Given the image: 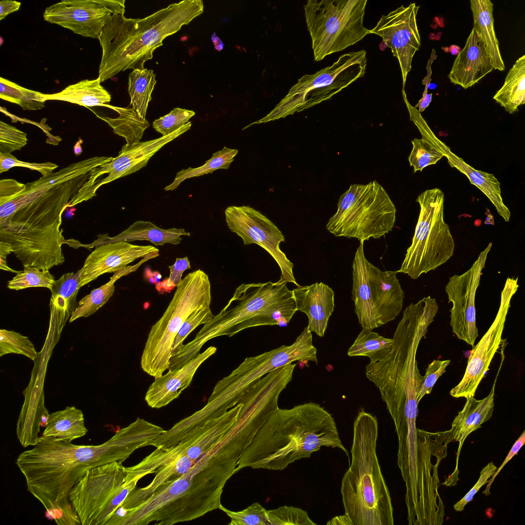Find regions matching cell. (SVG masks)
Returning a JSON list of instances; mask_svg holds the SVG:
<instances>
[{
	"mask_svg": "<svg viewBox=\"0 0 525 525\" xmlns=\"http://www.w3.org/2000/svg\"><path fill=\"white\" fill-rule=\"evenodd\" d=\"M163 432L161 427L138 417L99 445H76L42 435L33 448L18 455L16 464L27 490L46 509V517L58 525L81 524L69 500L79 479L98 466L124 462Z\"/></svg>",
	"mask_w": 525,
	"mask_h": 525,
	"instance_id": "6da1fadb",
	"label": "cell"
},
{
	"mask_svg": "<svg viewBox=\"0 0 525 525\" xmlns=\"http://www.w3.org/2000/svg\"><path fill=\"white\" fill-rule=\"evenodd\" d=\"M322 447L338 448L349 457L334 418L319 404L278 408L259 429L239 458L235 473L250 467L281 471Z\"/></svg>",
	"mask_w": 525,
	"mask_h": 525,
	"instance_id": "7a4b0ae2",
	"label": "cell"
},
{
	"mask_svg": "<svg viewBox=\"0 0 525 525\" xmlns=\"http://www.w3.org/2000/svg\"><path fill=\"white\" fill-rule=\"evenodd\" d=\"M215 445L196 460L190 470L164 484L132 508L117 510L112 525H171L219 509L221 496L235 469Z\"/></svg>",
	"mask_w": 525,
	"mask_h": 525,
	"instance_id": "3957f363",
	"label": "cell"
},
{
	"mask_svg": "<svg viewBox=\"0 0 525 525\" xmlns=\"http://www.w3.org/2000/svg\"><path fill=\"white\" fill-rule=\"evenodd\" d=\"M438 308L435 298L430 296L407 307L394 332L391 351L366 367V377L379 390L391 417L418 414L417 396L423 376L416 353Z\"/></svg>",
	"mask_w": 525,
	"mask_h": 525,
	"instance_id": "277c9868",
	"label": "cell"
},
{
	"mask_svg": "<svg viewBox=\"0 0 525 525\" xmlns=\"http://www.w3.org/2000/svg\"><path fill=\"white\" fill-rule=\"evenodd\" d=\"M201 0H184L169 5L143 18L112 14L98 38L102 49L100 82L128 69H144L167 37L203 13Z\"/></svg>",
	"mask_w": 525,
	"mask_h": 525,
	"instance_id": "5b68a950",
	"label": "cell"
},
{
	"mask_svg": "<svg viewBox=\"0 0 525 525\" xmlns=\"http://www.w3.org/2000/svg\"><path fill=\"white\" fill-rule=\"evenodd\" d=\"M378 423L362 409L353 423L351 462L340 492L353 525H393V507L377 455Z\"/></svg>",
	"mask_w": 525,
	"mask_h": 525,
	"instance_id": "8992f818",
	"label": "cell"
},
{
	"mask_svg": "<svg viewBox=\"0 0 525 525\" xmlns=\"http://www.w3.org/2000/svg\"><path fill=\"white\" fill-rule=\"evenodd\" d=\"M208 275L200 269L188 273L177 286L161 318L148 334L141 357L143 370L154 378L168 369L174 339L186 319L195 311L210 308Z\"/></svg>",
	"mask_w": 525,
	"mask_h": 525,
	"instance_id": "52a82bcc",
	"label": "cell"
},
{
	"mask_svg": "<svg viewBox=\"0 0 525 525\" xmlns=\"http://www.w3.org/2000/svg\"><path fill=\"white\" fill-rule=\"evenodd\" d=\"M307 326L295 341L259 355L248 357L216 383L206 405L198 410L206 419L217 418L237 404L244 394L269 372L295 361L317 364V349Z\"/></svg>",
	"mask_w": 525,
	"mask_h": 525,
	"instance_id": "ba28073f",
	"label": "cell"
},
{
	"mask_svg": "<svg viewBox=\"0 0 525 525\" xmlns=\"http://www.w3.org/2000/svg\"><path fill=\"white\" fill-rule=\"evenodd\" d=\"M396 207L387 191L376 180L353 184L339 197L336 213L326 225L336 237L355 238L364 242L379 238L391 231Z\"/></svg>",
	"mask_w": 525,
	"mask_h": 525,
	"instance_id": "9c48e42d",
	"label": "cell"
},
{
	"mask_svg": "<svg viewBox=\"0 0 525 525\" xmlns=\"http://www.w3.org/2000/svg\"><path fill=\"white\" fill-rule=\"evenodd\" d=\"M367 0H309L304 6L314 60L341 51L369 34L364 25Z\"/></svg>",
	"mask_w": 525,
	"mask_h": 525,
	"instance_id": "30bf717a",
	"label": "cell"
},
{
	"mask_svg": "<svg viewBox=\"0 0 525 525\" xmlns=\"http://www.w3.org/2000/svg\"><path fill=\"white\" fill-rule=\"evenodd\" d=\"M444 200L443 192L437 188L426 190L418 196L416 201L420 209L414 234L397 273L416 279L452 256L455 243L444 220Z\"/></svg>",
	"mask_w": 525,
	"mask_h": 525,
	"instance_id": "8fae6325",
	"label": "cell"
},
{
	"mask_svg": "<svg viewBox=\"0 0 525 525\" xmlns=\"http://www.w3.org/2000/svg\"><path fill=\"white\" fill-rule=\"evenodd\" d=\"M366 55L364 50L345 53L331 66L305 74L269 114L253 124L284 118L331 99L365 75Z\"/></svg>",
	"mask_w": 525,
	"mask_h": 525,
	"instance_id": "7c38bea8",
	"label": "cell"
},
{
	"mask_svg": "<svg viewBox=\"0 0 525 525\" xmlns=\"http://www.w3.org/2000/svg\"><path fill=\"white\" fill-rule=\"evenodd\" d=\"M286 284L271 281L241 284L235 289L227 305L204 325L195 338L181 346L179 349L181 356L186 360H191L209 340L228 336L237 325L293 298L292 290H289Z\"/></svg>",
	"mask_w": 525,
	"mask_h": 525,
	"instance_id": "4fadbf2b",
	"label": "cell"
},
{
	"mask_svg": "<svg viewBox=\"0 0 525 525\" xmlns=\"http://www.w3.org/2000/svg\"><path fill=\"white\" fill-rule=\"evenodd\" d=\"M123 462L115 461L89 470L76 483L69 500L82 525H106L137 482H126Z\"/></svg>",
	"mask_w": 525,
	"mask_h": 525,
	"instance_id": "5bb4252c",
	"label": "cell"
},
{
	"mask_svg": "<svg viewBox=\"0 0 525 525\" xmlns=\"http://www.w3.org/2000/svg\"><path fill=\"white\" fill-rule=\"evenodd\" d=\"M191 125V122H189L173 133L156 139L124 145L117 156L90 172L88 180L70 200L67 207H72L92 199L96 195V191L102 186L146 167L154 154L167 144L189 130Z\"/></svg>",
	"mask_w": 525,
	"mask_h": 525,
	"instance_id": "9a60e30c",
	"label": "cell"
},
{
	"mask_svg": "<svg viewBox=\"0 0 525 525\" xmlns=\"http://www.w3.org/2000/svg\"><path fill=\"white\" fill-rule=\"evenodd\" d=\"M227 225L241 238L244 245H258L274 258L281 271L277 284L291 282L296 286L293 272L294 264L280 250L285 237L276 226L258 211L247 206H229L225 211Z\"/></svg>",
	"mask_w": 525,
	"mask_h": 525,
	"instance_id": "2e32d148",
	"label": "cell"
},
{
	"mask_svg": "<svg viewBox=\"0 0 525 525\" xmlns=\"http://www.w3.org/2000/svg\"><path fill=\"white\" fill-rule=\"evenodd\" d=\"M518 278L508 277L501 293L499 308L487 332L475 346L468 358L465 374L460 381L450 392L454 398L474 396L478 386L502 341V335L512 297L519 287Z\"/></svg>",
	"mask_w": 525,
	"mask_h": 525,
	"instance_id": "e0dca14e",
	"label": "cell"
},
{
	"mask_svg": "<svg viewBox=\"0 0 525 525\" xmlns=\"http://www.w3.org/2000/svg\"><path fill=\"white\" fill-rule=\"evenodd\" d=\"M492 246V243H490L468 271L450 277L445 288L449 302L452 305L450 310L452 332L459 339L472 347L474 346L478 336L476 324V292Z\"/></svg>",
	"mask_w": 525,
	"mask_h": 525,
	"instance_id": "ac0fdd59",
	"label": "cell"
},
{
	"mask_svg": "<svg viewBox=\"0 0 525 525\" xmlns=\"http://www.w3.org/2000/svg\"><path fill=\"white\" fill-rule=\"evenodd\" d=\"M125 0H63L45 9V21L85 37L98 38L112 15L125 12Z\"/></svg>",
	"mask_w": 525,
	"mask_h": 525,
	"instance_id": "d6986e66",
	"label": "cell"
},
{
	"mask_svg": "<svg viewBox=\"0 0 525 525\" xmlns=\"http://www.w3.org/2000/svg\"><path fill=\"white\" fill-rule=\"evenodd\" d=\"M419 6L410 3L401 5L386 15H382L369 34L381 37L398 60L402 78V90H405L408 73L412 68L415 53L419 50L421 38L417 15Z\"/></svg>",
	"mask_w": 525,
	"mask_h": 525,
	"instance_id": "ffe728a7",
	"label": "cell"
},
{
	"mask_svg": "<svg viewBox=\"0 0 525 525\" xmlns=\"http://www.w3.org/2000/svg\"><path fill=\"white\" fill-rule=\"evenodd\" d=\"M410 119L413 122L424 137L435 145L443 153L450 166L465 174L471 184L477 187L490 200L498 213L506 221L510 220L511 213L503 201L500 183L492 173L474 169L463 159L454 153L445 143L439 139L431 129L418 110L412 111Z\"/></svg>",
	"mask_w": 525,
	"mask_h": 525,
	"instance_id": "44dd1931",
	"label": "cell"
},
{
	"mask_svg": "<svg viewBox=\"0 0 525 525\" xmlns=\"http://www.w3.org/2000/svg\"><path fill=\"white\" fill-rule=\"evenodd\" d=\"M159 249L151 245L139 246L120 241L100 244L87 257L82 267L79 287L106 273L115 272L140 258Z\"/></svg>",
	"mask_w": 525,
	"mask_h": 525,
	"instance_id": "7402d4cb",
	"label": "cell"
},
{
	"mask_svg": "<svg viewBox=\"0 0 525 525\" xmlns=\"http://www.w3.org/2000/svg\"><path fill=\"white\" fill-rule=\"evenodd\" d=\"M216 350V347L211 346L181 368L169 370L166 374L155 378L145 395L147 405L152 408L159 409L177 398L190 385L200 366Z\"/></svg>",
	"mask_w": 525,
	"mask_h": 525,
	"instance_id": "603a6c76",
	"label": "cell"
},
{
	"mask_svg": "<svg viewBox=\"0 0 525 525\" xmlns=\"http://www.w3.org/2000/svg\"><path fill=\"white\" fill-rule=\"evenodd\" d=\"M493 70L482 42L472 28L463 48L454 61L449 79L452 84L467 89L478 83Z\"/></svg>",
	"mask_w": 525,
	"mask_h": 525,
	"instance_id": "cb8c5ba5",
	"label": "cell"
},
{
	"mask_svg": "<svg viewBox=\"0 0 525 525\" xmlns=\"http://www.w3.org/2000/svg\"><path fill=\"white\" fill-rule=\"evenodd\" d=\"M292 292L296 310L308 317L309 330L323 337L335 307L334 291L320 282L310 286L299 285Z\"/></svg>",
	"mask_w": 525,
	"mask_h": 525,
	"instance_id": "d4e9b609",
	"label": "cell"
},
{
	"mask_svg": "<svg viewBox=\"0 0 525 525\" xmlns=\"http://www.w3.org/2000/svg\"><path fill=\"white\" fill-rule=\"evenodd\" d=\"M241 407L238 402L221 416L187 433L175 445L183 454L197 460L221 440L236 421Z\"/></svg>",
	"mask_w": 525,
	"mask_h": 525,
	"instance_id": "484cf974",
	"label": "cell"
},
{
	"mask_svg": "<svg viewBox=\"0 0 525 525\" xmlns=\"http://www.w3.org/2000/svg\"><path fill=\"white\" fill-rule=\"evenodd\" d=\"M368 273L372 298L382 326L399 315L405 293L396 271H381L369 261Z\"/></svg>",
	"mask_w": 525,
	"mask_h": 525,
	"instance_id": "4316f807",
	"label": "cell"
},
{
	"mask_svg": "<svg viewBox=\"0 0 525 525\" xmlns=\"http://www.w3.org/2000/svg\"><path fill=\"white\" fill-rule=\"evenodd\" d=\"M368 262L364 254V242H360L352 264V299L362 329L372 330L382 325L372 298L368 279Z\"/></svg>",
	"mask_w": 525,
	"mask_h": 525,
	"instance_id": "83f0119b",
	"label": "cell"
},
{
	"mask_svg": "<svg viewBox=\"0 0 525 525\" xmlns=\"http://www.w3.org/2000/svg\"><path fill=\"white\" fill-rule=\"evenodd\" d=\"M496 378L489 395L485 398L477 400L474 396L466 398L462 409L458 412L451 425L453 441L459 442L457 452L456 465L453 474L449 477L458 473V462L462 446L467 437L472 432L481 428L482 424L489 420L493 415L494 407L495 387Z\"/></svg>",
	"mask_w": 525,
	"mask_h": 525,
	"instance_id": "f1b7e54d",
	"label": "cell"
},
{
	"mask_svg": "<svg viewBox=\"0 0 525 525\" xmlns=\"http://www.w3.org/2000/svg\"><path fill=\"white\" fill-rule=\"evenodd\" d=\"M474 31L480 38L494 70L503 71L505 66L494 30L493 4L490 0H470Z\"/></svg>",
	"mask_w": 525,
	"mask_h": 525,
	"instance_id": "f546056e",
	"label": "cell"
},
{
	"mask_svg": "<svg viewBox=\"0 0 525 525\" xmlns=\"http://www.w3.org/2000/svg\"><path fill=\"white\" fill-rule=\"evenodd\" d=\"M190 232L183 228L163 229L150 221L138 220L115 236L104 237L100 244L120 241L130 243L147 240L155 246H163L165 244L175 245L180 243L181 236H190Z\"/></svg>",
	"mask_w": 525,
	"mask_h": 525,
	"instance_id": "4dcf8cb0",
	"label": "cell"
},
{
	"mask_svg": "<svg viewBox=\"0 0 525 525\" xmlns=\"http://www.w3.org/2000/svg\"><path fill=\"white\" fill-rule=\"evenodd\" d=\"M195 461L188 456L181 454L175 460L156 472L154 478L148 485L141 488H135L129 492L116 510L129 509L137 506L157 488L176 480L189 471Z\"/></svg>",
	"mask_w": 525,
	"mask_h": 525,
	"instance_id": "1f68e13d",
	"label": "cell"
},
{
	"mask_svg": "<svg viewBox=\"0 0 525 525\" xmlns=\"http://www.w3.org/2000/svg\"><path fill=\"white\" fill-rule=\"evenodd\" d=\"M100 83L98 78L83 80L68 86L59 92L45 94V99L66 101L85 107H106L110 102L111 96Z\"/></svg>",
	"mask_w": 525,
	"mask_h": 525,
	"instance_id": "d6a6232c",
	"label": "cell"
},
{
	"mask_svg": "<svg viewBox=\"0 0 525 525\" xmlns=\"http://www.w3.org/2000/svg\"><path fill=\"white\" fill-rule=\"evenodd\" d=\"M87 432L82 411L73 406L49 414L42 435L71 442L85 436Z\"/></svg>",
	"mask_w": 525,
	"mask_h": 525,
	"instance_id": "836d02e7",
	"label": "cell"
},
{
	"mask_svg": "<svg viewBox=\"0 0 525 525\" xmlns=\"http://www.w3.org/2000/svg\"><path fill=\"white\" fill-rule=\"evenodd\" d=\"M159 255L158 252H153L143 258L137 264L126 267L114 272L109 281L100 287L93 289L91 293L84 297L79 301L70 317V322L80 317H87L103 307L113 295L114 283L123 276L134 272L144 262Z\"/></svg>",
	"mask_w": 525,
	"mask_h": 525,
	"instance_id": "e575fe53",
	"label": "cell"
},
{
	"mask_svg": "<svg viewBox=\"0 0 525 525\" xmlns=\"http://www.w3.org/2000/svg\"><path fill=\"white\" fill-rule=\"evenodd\" d=\"M493 99L510 114L525 103V55L519 57L508 72Z\"/></svg>",
	"mask_w": 525,
	"mask_h": 525,
	"instance_id": "d590c367",
	"label": "cell"
},
{
	"mask_svg": "<svg viewBox=\"0 0 525 525\" xmlns=\"http://www.w3.org/2000/svg\"><path fill=\"white\" fill-rule=\"evenodd\" d=\"M106 107L114 110L119 114L116 118L99 116L113 129V132L124 137L127 144L140 142L144 131L150 126L147 120L140 117L132 108L109 105Z\"/></svg>",
	"mask_w": 525,
	"mask_h": 525,
	"instance_id": "8d00e7d4",
	"label": "cell"
},
{
	"mask_svg": "<svg viewBox=\"0 0 525 525\" xmlns=\"http://www.w3.org/2000/svg\"><path fill=\"white\" fill-rule=\"evenodd\" d=\"M156 83L155 74L151 69H134L129 75L128 92L131 99L130 105L144 119Z\"/></svg>",
	"mask_w": 525,
	"mask_h": 525,
	"instance_id": "74e56055",
	"label": "cell"
},
{
	"mask_svg": "<svg viewBox=\"0 0 525 525\" xmlns=\"http://www.w3.org/2000/svg\"><path fill=\"white\" fill-rule=\"evenodd\" d=\"M393 339L385 337L372 330L362 329L349 349V356H366L370 362L383 358L391 350Z\"/></svg>",
	"mask_w": 525,
	"mask_h": 525,
	"instance_id": "f35d334b",
	"label": "cell"
},
{
	"mask_svg": "<svg viewBox=\"0 0 525 525\" xmlns=\"http://www.w3.org/2000/svg\"><path fill=\"white\" fill-rule=\"evenodd\" d=\"M296 311L293 298L237 325L230 331L228 336L231 337L242 330L251 327L273 325L285 327Z\"/></svg>",
	"mask_w": 525,
	"mask_h": 525,
	"instance_id": "ab89813d",
	"label": "cell"
},
{
	"mask_svg": "<svg viewBox=\"0 0 525 525\" xmlns=\"http://www.w3.org/2000/svg\"><path fill=\"white\" fill-rule=\"evenodd\" d=\"M238 152L237 149L224 147L222 150L213 153L211 158L203 166L195 168L189 167L177 172L173 183L166 187L165 190H175L181 182L188 178L212 173L219 169H227L233 161Z\"/></svg>",
	"mask_w": 525,
	"mask_h": 525,
	"instance_id": "60d3db41",
	"label": "cell"
},
{
	"mask_svg": "<svg viewBox=\"0 0 525 525\" xmlns=\"http://www.w3.org/2000/svg\"><path fill=\"white\" fill-rule=\"evenodd\" d=\"M0 97L17 104L24 110H37L45 107V94L24 88L0 77Z\"/></svg>",
	"mask_w": 525,
	"mask_h": 525,
	"instance_id": "b9f144b4",
	"label": "cell"
},
{
	"mask_svg": "<svg viewBox=\"0 0 525 525\" xmlns=\"http://www.w3.org/2000/svg\"><path fill=\"white\" fill-rule=\"evenodd\" d=\"M411 143L413 147L408 160L410 166L414 168V173L436 164L444 156L435 145L424 137L414 138Z\"/></svg>",
	"mask_w": 525,
	"mask_h": 525,
	"instance_id": "7bdbcfd3",
	"label": "cell"
},
{
	"mask_svg": "<svg viewBox=\"0 0 525 525\" xmlns=\"http://www.w3.org/2000/svg\"><path fill=\"white\" fill-rule=\"evenodd\" d=\"M55 279L49 270H40L34 268H24L8 281V288L19 290L30 287H45L51 290Z\"/></svg>",
	"mask_w": 525,
	"mask_h": 525,
	"instance_id": "ee69618b",
	"label": "cell"
},
{
	"mask_svg": "<svg viewBox=\"0 0 525 525\" xmlns=\"http://www.w3.org/2000/svg\"><path fill=\"white\" fill-rule=\"evenodd\" d=\"M9 353L24 355L34 360L37 353L29 338L14 331L0 330V356Z\"/></svg>",
	"mask_w": 525,
	"mask_h": 525,
	"instance_id": "f6af8a7d",
	"label": "cell"
},
{
	"mask_svg": "<svg viewBox=\"0 0 525 525\" xmlns=\"http://www.w3.org/2000/svg\"><path fill=\"white\" fill-rule=\"evenodd\" d=\"M82 271V268L76 273L73 272L63 274L55 281L50 290L52 296H59L65 301L71 315L78 304L76 298L80 288L79 282Z\"/></svg>",
	"mask_w": 525,
	"mask_h": 525,
	"instance_id": "bcb514c9",
	"label": "cell"
},
{
	"mask_svg": "<svg viewBox=\"0 0 525 525\" xmlns=\"http://www.w3.org/2000/svg\"><path fill=\"white\" fill-rule=\"evenodd\" d=\"M269 525H316L300 508L283 506L267 510Z\"/></svg>",
	"mask_w": 525,
	"mask_h": 525,
	"instance_id": "7dc6e473",
	"label": "cell"
},
{
	"mask_svg": "<svg viewBox=\"0 0 525 525\" xmlns=\"http://www.w3.org/2000/svg\"><path fill=\"white\" fill-rule=\"evenodd\" d=\"M219 509L230 518L229 525H269L267 510L258 502L238 512L229 510L222 505Z\"/></svg>",
	"mask_w": 525,
	"mask_h": 525,
	"instance_id": "c3c4849f",
	"label": "cell"
},
{
	"mask_svg": "<svg viewBox=\"0 0 525 525\" xmlns=\"http://www.w3.org/2000/svg\"><path fill=\"white\" fill-rule=\"evenodd\" d=\"M195 114L193 110L175 108L168 114L155 119L153 127L162 136L168 135L188 123Z\"/></svg>",
	"mask_w": 525,
	"mask_h": 525,
	"instance_id": "681fc988",
	"label": "cell"
},
{
	"mask_svg": "<svg viewBox=\"0 0 525 525\" xmlns=\"http://www.w3.org/2000/svg\"><path fill=\"white\" fill-rule=\"evenodd\" d=\"M27 134L3 121L0 122V153L11 154L27 143Z\"/></svg>",
	"mask_w": 525,
	"mask_h": 525,
	"instance_id": "f907efd6",
	"label": "cell"
},
{
	"mask_svg": "<svg viewBox=\"0 0 525 525\" xmlns=\"http://www.w3.org/2000/svg\"><path fill=\"white\" fill-rule=\"evenodd\" d=\"M210 308H205L193 312L184 322L174 339L172 353L176 352L183 344L188 335L197 326L205 325L213 317Z\"/></svg>",
	"mask_w": 525,
	"mask_h": 525,
	"instance_id": "816d5d0a",
	"label": "cell"
},
{
	"mask_svg": "<svg viewBox=\"0 0 525 525\" xmlns=\"http://www.w3.org/2000/svg\"><path fill=\"white\" fill-rule=\"evenodd\" d=\"M169 276L155 284V289L159 294L170 293L182 281L184 272L191 269L190 262L187 256L176 258L174 264L169 266Z\"/></svg>",
	"mask_w": 525,
	"mask_h": 525,
	"instance_id": "f5cc1de1",
	"label": "cell"
},
{
	"mask_svg": "<svg viewBox=\"0 0 525 525\" xmlns=\"http://www.w3.org/2000/svg\"><path fill=\"white\" fill-rule=\"evenodd\" d=\"M21 167L38 171L45 176L53 173L58 166L51 162L43 163H31L18 160L11 154L0 153V173L8 171L10 168Z\"/></svg>",
	"mask_w": 525,
	"mask_h": 525,
	"instance_id": "db71d44e",
	"label": "cell"
},
{
	"mask_svg": "<svg viewBox=\"0 0 525 525\" xmlns=\"http://www.w3.org/2000/svg\"><path fill=\"white\" fill-rule=\"evenodd\" d=\"M450 362V359H434L429 364L417 396L418 402L424 396L431 393L436 381L446 372Z\"/></svg>",
	"mask_w": 525,
	"mask_h": 525,
	"instance_id": "11a10c76",
	"label": "cell"
},
{
	"mask_svg": "<svg viewBox=\"0 0 525 525\" xmlns=\"http://www.w3.org/2000/svg\"><path fill=\"white\" fill-rule=\"evenodd\" d=\"M497 469V468L493 461L488 463L481 471L477 482L461 499L454 505V509L457 512L462 511L466 505L473 499L474 496L480 489L489 482L490 478L493 475Z\"/></svg>",
	"mask_w": 525,
	"mask_h": 525,
	"instance_id": "9f6ffc18",
	"label": "cell"
},
{
	"mask_svg": "<svg viewBox=\"0 0 525 525\" xmlns=\"http://www.w3.org/2000/svg\"><path fill=\"white\" fill-rule=\"evenodd\" d=\"M525 443V430H523L522 433L515 441L513 446L512 447L510 451L509 452L507 456H506L504 460L502 463L501 466L497 468L493 475L490 478L489 481L488 483L486 489L483 491V494L486 496H488L490 494V490L492 483L494 482V479L496 476L499 474L500 471L504 467V466L516 454L523 446Z\"/></svg>",
	"mask_w": 525,
	"mask_h": 525,
	"instance_id": "6f0895ef",
	"label": "cell"
},
{
	"mask_svg": "<svg viewBox=\"0 0 525 525\" xmlns=\"http://www.w3.org/2000/svg\"><path fill=\"white\" fill-rule=\"evenodd\" d=\"M26 184L13 179H2L0 180V200L11 197L22 192Z\"/></svg>",
	"mask_w": 525,
	"mask_h": 525,
	"instance_id": "680465c9",
	"label": "cell"
},
{
	"mask_svg": "<svg viewBox=\"0 0 525 525\" xmlns=\"http://www.w3.org/2000/svg\"><path fill=\"white\" fill-rule=\"evenodd\" d=\"M11 252H13V250L10 244L0 241V268L4 271H10L17 274L20 271L11 269L8 267L7 264V256Z\"/></svg>",
	"mask_w": 525,
	"mask_h": 525,
	"instance_id": "91938a15",
	"label": "cell"
},
{
	"mask_svg": "<svg viewBox=\"0 0 525 525\" xmlns=\"http://www.w3.org/2000/svg\"><path fill=\"white\" fill-rule=\"evenodd\" d=\"M21 3L15 1L3 0L0 2V21L5 18L8 14L17 11Z\"/></svg>",
	"mask_w": 525,
	"mask_h": 525,
	"instance_id": "94428289",
	"label": "cell"
},
{
	"mask_svg": "<svg viewBox=\"0 0 525 525\" xmlns=\"http://www.w3.org/2000/svg\"><path fill=\"white\" fill-rule=\"evenodd\" d=\"M436 57H437V55L436 54L435 50L434 49H432L431 55V57H430V59L428 60V64H427V68H426L427 70V76L422 80V84L425 85V89H424L423 92L422 93V97L421 98H423L428 94V89L430 83V82L431 81V75H432L431 65H432V64L433 62L436 58Z\"/></svg>",
	"mask_w": 525,
	"mask_h": 525,
	"instance_id": "6125c7cd",
	"label": "cell"
},
{
	"mask_svg": "<svg viewBox=\"0 0 525 525\" xmlns=\"http://www.w3.org/2000/svg\"><path fill=\"white\" fill-rule=\"evenodd\" d=\"M327 524L353 525L348 516L346 514L332 518L327 523Z\"/></svg>",
	"mask_w": 525,
	"mask_h": 525,
	"instance_id": "be15d7a7",
	"label": "cell"
},
{
	"mask_svg": "<svg viewBox=\"0 0 525 525\" xmlns=\"http://www.w3.org/2000/svg\"><path fill=\"white\" fill-rule=\"evenodd\" d=\"M82 143H83V140L80 138H79V140L77 142V143L74 146V152L76 155H80L83 151L82 148L80 146V144Z\"/></svg>",
	"mask_w": 525,
	"mask_h": 525,
	"instance_id": "e7e4bbea",
	"label": "cell"
},
{
	"mask_svg": "<svg viewBox=\"0 0 525 525\" xmlns=\"http://www.w3.org/2000/svg\"><path fill=\"white\" fill-rule=\"evenodd\" d=\"M448 49V50L447 51L448 52L449 51V52H451V54H453V55H457L458 54V53L460 52V49L459 47H458V46H457L456 45H451Z\"/></svg>",
	"mask_w": 525,
	"mask_h": 525,
	"instance_id": "03108f58",
	"label": "cell"
}]
</instances>
